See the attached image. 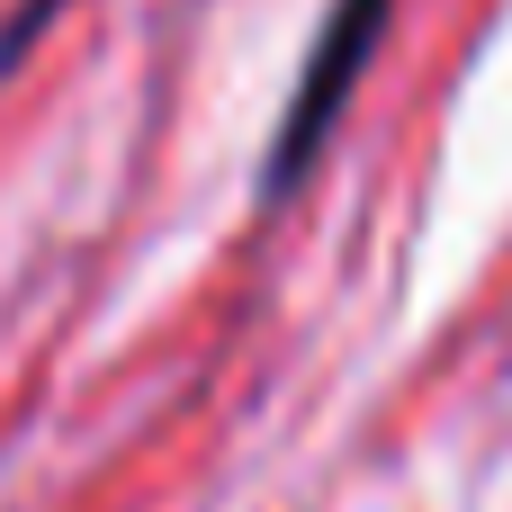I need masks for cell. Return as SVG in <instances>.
I'll use <instances>...</instances> for the list:
<instances>
[{
  "label": "cell",
  "instance_id": "obj_1",
  "mask_svg": "<svg viewBox=\"0 0 512 512\" xmlns=\"http://www.w3.org/2000/svg\"><path fill=\"white\" fill-rule=\"evenodd\" d=\"M387 18H396V0H333L324 9V27L306 45V72H297V90L279 108V135L261 153V207H279L315 171V153L333 144V126H342V108H351L369 54H378V36H387Z\"/></svg>",
  "mask_w": 512,
  "mask_h": 512
},
{
  "label": "cell",
  "instance_id": "obj_2",
  "mask_svg": "<svg viewBox=\"0 0 512 512\" xmlns=\"http://www.w3.org/2000/svg\"><path fill=\"white\" fill-rule=\"evenodd\" d=\"M63 9H72V0H18V9L0 18V72H9V63H18V54H27L54 18H63Z\"/></svg>",
  "mask_w": 512,
  "mask_h": 512
}]
</instances>
